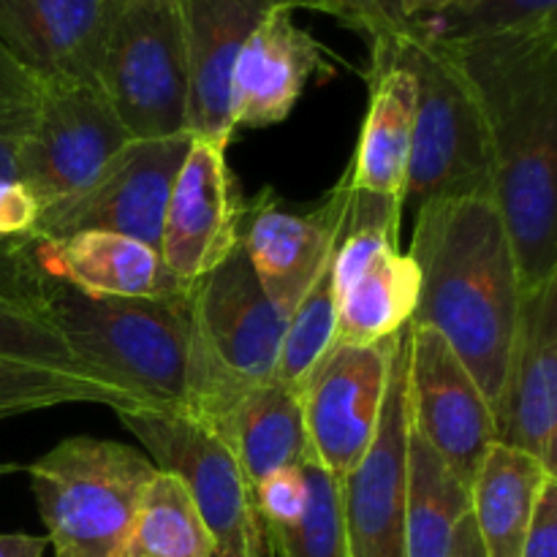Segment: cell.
<instances>
[{"mask_svg":"<svg viewBox=\"0 0 557 557\" xmlns=\"http://www.w3.org/2000/svg\"><path fill=\"white\" fill-rule=\"evenodd\" d=\"M395 33L370 41L373 60L368 71V114L359 131L357 152L346 180L354 190L395 199L403 205L413 139L417 85L395 49Z\"/></svg>","mask_w":557,"mask_h":557,"instance_id":"ffe728a7","label":"cell"},{"mask_svg":"<svg viewBox=\"0 0 557 557\" xmlns=\"http://www.w3.org/2000/svg\"><path fill=\"white\" fill-rule=\"evenodd\" d=\"M441 47L476 96L493 199L533 288L557 275V27Z\"/></svg>","mask_w":557,"mask_h":557,"instance_id":"6da1fadb","label":"cell"},{"mask_svg":"<svg viewBox=\"0 0 557 557\" xmlns=\"http://www.w3.org/2000/svg\"><path fill=\"white\" fill-rule=\"evenodd\" d=\"M114 0H0V47L38 82L98 85Z\"/></svg>","mask_w":557,"mask_h":557,"instance_id":"d6986e66","label":"cell"},{"mask_svg":"<svg viewBox=\"0 0 557 557\" xmlns=\"http://www.w3.org/2000/svg\"><path fill=\"white\" fill-rule=\"evenodd\" d=\"M188 147V134L131 139L85 188L44 207L33 239L60 243L82 232H107L161 253L163 215Z\"/></svg>","mask_w":557,"mask_h":557,"instance_id":"ba28073f","label":"cell"},{"mask_svg":"<svg viewBox=\"0 0 557 557\" xmlns=\"http://www.w3.org/2000/svg\"><path fill=\"white\" fill-rule=\"evenodd\" d=\"M190 288L166 299L92 297L49 275L27 243L0 248V297L52 326L82 368L147 411H183L190 348Z\"/></svg>","mask_w":557,"mask_h":557,"instance_id":"3957f363","label":"cell"},{"mask_svg":"<svg viewBox=\"0 0 557 557\" xmlns=\"http://www.w3.org/2000/svg\"><path fill=\"white\" fill-rule=\"evenodd\" d=\"M332 264V261H330ZM335 321H337V299L332 288L330 267L319 275V281L310 286L302 302L288 315L286 330H283L281 354L275 364V381L292 389H302L308 375L315 364L324 359V354L335 346Z\"/></svg>","mask_w":557,"mask_h":557,"instance_id":"f546056e","label":"cell"},{"mask_svg":"<svg viewBox=\"0 0 557 557\" xmlns=\"http://www.w3.org/2000/svg\"><path fill=\"white\" fill-rule=\"evenodd\" d=\"M400 332L373 346L335 343L299 389L310 455L335 479H346L373 444Z\"/></svg>","mask_w":557,"mask_h":557,"instance_id":"8fae6325","label":"cell"},{"mask_svg":"<svg viewBox=\"0 0 557 557\" xmlns=\"http://www.w3.org/2000/svg\"><path fill=\"white\" fill-rule=\"evenodd\" d=\"M134 139L90 82H41L36 123L20 156V180L44 207L85 188Z\"/></svg>","mask_w":557,"mask_h":557,"instance_id":"30bf717a","label":"cell"},{"mask_svg":"<svg viewBox=\"0 0 557 557\" xmlns=\"http://www.w3.org/2000/svg\"><path fill=\"white\" fill-rule=\"evenodd\" d=\"M212 557H228V555H223V553H221V549H218V547H215V553H212Z\"/></svg>","mask_w":557,"mask_h":557,"instance_id":"b9f144b4","label":"cell"},{"mask_svg":"<svg viewBox=\"0 0 557 557\" xmlns=\"http://www.w3.org/2000/svg\"><path fill=\"white\" fill-rule=\"evenodd\" d=\"M117 419L145 446L152 466L188 490L215 547L228 557H275L270 533L253 506L228 446L199 419L183 411H117Z\"/></svg>","mask_w":557,"mask_h":557,"instance_id":"52a82bcc","label":"cell"},{"mask_svg":"<svg viewBox=\"0 0 557 557\" xmlns=\"http://www.w3.org/2000/svg\"><path fill=\"white\" fill-rule=\"evenodd\" d=\"M403 27V0H354V30L364 33L370 41Z\"/></svg>","mask_w":557,"mask_h":557,"instance_id":"d590c367","label":"cell"},{"mask_svg":"<svg viewBox=\"0 0 557 557\" xmlns=\"http://www.w3.org/2000/svg\"><path fill=\"white\" fill-rule=\"evenodd\" d=\"M308 500V479H305V462L272 473L264 482L253 487V506L267 528L294 522L305 509Z\"/></svg>","mask_w":557,"mask_h":557,"instance_id":"d6a6232c","label":"cell"},{"mask_svg":"<svg viewBox=\"0 0 557 557\" xmlns=\"http://www.w3.org/2000/svg\"><path fill=\"white\" fill-rule=\"evenodd\" d=\"M451 3H457V0H403V20L408 25V22L422 20V16L438 14V11L449 9Z\"/></svg>","mask_w":557,"mask_h":557,"instance_id":"f35d334b","label":"cell"},{"mask_svg":"<svg viewBox=\"0 0 557 557\" xmlns=\"http://www.w3.org/2000/svg\"><path fill=\"white\" fill-rule=\"evenodd\" d=\"M188 364H207L243 384L275 379L286 315L267 297L243 245L190 286Z\"/></svg>","mask_w":557,"mask_h":557,"instance_id":"9c48e42d","label":"cell"},{"mask_svg":"<svg viewBox=\"0 0 557 557\" xmlns=\"http://www.w3.org/2000/svg\"><path fill=\"white\" fill-rule=\"evenodd\" d=\"M47 536H27V533H0V557H44Z\"/></svg>","mask_w":557,"mask_h":557,"instance_id":"8d00e7d4","label":"cell"},{"mask_svg":"<svg viewBox=\"0 0 557 557\" xmlns=\"http://www.w3.org/2000/svg\"><path fill=\"white\" fill-rule=\"evenodd\" d=\"M272 9H308L305 0H185V52H188V120L190 139L228 145L232 71L253 27Z\"/></svg>","mask_w":557,"mask_h":557,"instance_id":"ac0fdd59","label":"cell"},{"mask_svg":"<svg viewBox=\"0 0 557 557\" xmlns=\"http://www.w3.org/2000/svg\"><path fill=\"white\" fill-rule=\"evenodd\" d=\"M408 326L392 359L384 411L368 455L341 482L348 557H406L408 493Z\"/></svg>","mask_w":557,"mask_h":557,"instance_id":"4fadbf2b","label":"cell"},{"mask_svg":"<svg viewBox=\"0 0 557 557\" xmlns=\"http://www.w3.org/2000/svg\"><path fill=\"white\" fill-rule=\"evenodd\" d=\"M20 471V466H14V462H3V466H0V476H5V473H16Z\"/></svg>","mask_w":557,"mask_h":557,"instance_id":"60d3db41","label":"cell"},{"mask_svg":"<svg viewBox=\"0 0 557 557\" xmlns=\"http://www.w3.org/2000/svg\"><path fill=\"white\" fill-rule=\"evenodd\" d=\"M41 82L0 47V180H20V156L36 123Z\"/></svg>","mask_w":557,"mask_h":557,"instance_id":"1f68e13d","label":"cell"},{"mask_svg":"<svg viewBox=\"0 0 557 557\" xmlns=\"http://www.w3.org/2000/svg\"><path fill=\"white\" fill-rule=\"evenodd\" d=\"M215 539L177 476L158 471L147 484L117 557H212Z\"/></svg>","mask_w":557,"mask_h":557,"instance_id":"484cf974","label":"cell"},{"mask_svg":"<svg viewBox=\"0 0 557 557\" xmlns=\"http://www.w3.org/2000/svg\"><path fill=\"white\" fill-rule=\"evenodd\" d=\"M185 0H114L98 87L134 139L185 134Z\"/></svg>","mask_w":557,"mask_h":557,"instance_id":"8992f818","label":"cell"},{"mask_svg":"<svg viewBox=\"0 0 557 557\" xmlns=\"http://www.w3.org/2000/svg\"><path fill=\"white\" fill-rule=\"evenodd\" d=\"M520 557H557V476L544 487Z\"/></svg>","mask_w":557,"mask_h":557,"instance_id":"e575fe53","label":"cell"},{"mask_svg":"<svg viewBox=\"0 0 557 557\" xmlns=\"http://www.w3.org/2000/svg\"><path fill=\"white\" fill-rule=\"evenodd\" d=\"M223 141L190 139L163 215L161 259L174 277L194 286L239 243L245 199Z\"/></svg>","mask_w":557,"mask_h":557,"instance_id":"9a60e30c","label":"cell"},{"mask_svg":"<svg viewBox=\"0 0 557 557\" xmlns=\"http://www.w3.org/2000/svg\"><path fill=\"white\" fill-rule=\"evenodd\" d=\"M305 479H308V500L302 515L286 525H264L275 557H348L341 482L313 457L305 460Z\"/></svg>","mask_w":557,"mask_h":557,"instance_id":"f1b7e54d","label":"cell"},{"mask_svg":"<svg viewBox=\"0 0 557 557\" xmlns=\"http://www.w3.org/2000/svg\"><path fill=\"white\" fill-rule=\"evenodd\" d=\"M446 557H487L482 547V539H479L476 533V525H473L471 511H468L460 520V525H457L455 539H451V549Z\"/></svg>","mask_w":557,"mask_h":557,"instance_id":"74e56055","label":"cell"},{"mask_svg":"<svg viewBox=\"0 0 557 557\" xmlns=\"http://www.w3.org/2000/svg\"><path fill=\"white\" fill-rule=\"evenodd\" d=\"M27 250L49 275L92 297L166 299L190 288L169 272L156 248L120 234L82 232L60 243L27 239Z\"/></svg>","mask_w":557,"mask_h":557,"instance_id":"44dd1931","label":"cell"},{"mask_svg":"<svg viewBox=\"0 0 557 557\" xmlns=\"http://www.w3.org/2000/svg\"><path fill=\"white\" fill-rule=\"evenodd\" d=\"M310 11H324V14L337 16L343 25L354 27V0H305Z\"/></svg>","mask_w":557,"mask_h":557,"instance_id":"ab89813d","label":"cell"},{"mask_svg":"<svg viewBox=\"0 0 557 557\" xmlns=\"http://www.w3.org/2000/svg\"><path fill=\"white\" fill-rule=\"evenodd\" d=\"M44 205L22 180H0V248L33 239Z\"/></svg>","mask_w":557,"mask_h":557,"instance_id":"836d02e7","label":"cell"},{"mask_svg":"<svg viewBox=\"0 0 557 557\" xmlns=\"http://www.w3.org/2000/svg\"><path fill=\"white\" fill-rule=\"evenodd\" d=\"M0 357L92 379L52 326L9 297H0Z\"/></svg>","mask_w":557,"mask_h":557,"instance_id":"4dcf8cb0","label":"cell"},{"mask_svg":"<svg viewBox=\"0 0 557 557\" xmlns=\"http://www.w3.org/2000/svg\"><path fill=\"white\" fill-rule=\"evenodd\" d=\"M346 201V177L310 210H292L272 190H261L253 201H245L239 245L267 297L286 319L330 267Z\"/></svg>","mask_w":557,"mask_h":557,"instance_id":"5bb4252c","label":"cell"},{"mask_svg":"<svg viewBox=\"0 0 557 557\" xmlns=\"http://www.w3.org/2000/svg\"><path fill=\"white\" fill-rule=\"evenodd\" d=\"M392 38L397 58L417 85L403 218H413L419 207L435 199L493 196L487 134L466 76L441 44L408 27Z\"/></svg>","mask_w":557,"mask_h":557,"instance_id":"5b68a950","label":"cell"},{"mask_svg":"<svg viewBox=\"0 0 557 557\" xmlns=\"http://www.w3.org/2000/svg\"><path fill=\"white\" fill-rule=\"evenodd\" d=\"M557 473L528 451L495 441L468 495L471 517L487 557H520L544 487Z\"/></svg>","mask_w":557,"mask_h":557,"instance_id":"603a6c76","label":"cell"},{"mask_svg":"<svg viewBox=\"0 0 557 557\" xmlns=\"http://www.w3.org/2000/svg\"><path fill=\"white\" fill-rule=\"evenodd\" d=\"M207 428L228 446L250 490L272 473L313 457L302 395L275 379L248 386Z\"/></svg>","mask_w":557,"mask_h":557,"instance_id":"7402d4cb","label":"cell"},{"mask_svg":"<svg viewBox=\"0 0 557 557\" xmlns=\"http://www.w3.org/2000/svg\"><path fill=\"white\" fill-rule=\"evenodd\" d=\"M158 468L117 441L69 438L27 468L54 557H117Z\"/></svg>","mask_w":557,"mask_h":557,"instance_id":"277c9868","label":"cell"},{"mask_svg":"<svg viewBox=\"0 0 557 557\" xmlns=\"http://www.w3.org/2000/svg\"><path fill=\"white\" fill-rule=\"evenodd\" d=\"M417 261L403 250H386L370 261L341 294H337L335 343L373 346L406 330L419 305Z\"/></svg>","mask_w":557,"mask_h":557,"instance_id":"cb8c5ba5","label":"cell"},{"mask_svg":"<svg viewBox=\"0 0 557 557\" xmlns=\"http://www.w3.org/2000/svg\"><path fill=\"white\" fill-rule=\"evenodd\" d=\"M408 419L411 430L471 487L490 446L495 413L476 379L430 326L408 324Z\"/></svg>","mask_w":557,"mask_h":557,"instance_id":"7c38bea8","label":"cell"},{"mask_svg":"<svg viewBox=\"0 0 557 557\" xmlns=\"http://www.w3.org/2000/svg\"><path fill=\"white\" fill-rule=\"evenodd\" d=\"M65 403H98L117 411H147L139 400L107 381L38 368L0 357V419L47 411Z\"/></svg>","mask_w":557,"mask_h":557,"instance_id":"4316f807","label":"cell"},{"mask_svg":"<svg viewBox=\"0 0 557 557\" xmlns=\"http://www.w3.org/2000/svg\"><path fill=\"white\" fill-rule=\"evenodd\" d=\"M332 54L294 22L292 9H272L248 36L232 71V128L283 123L315 74H332Z\"/></svg>","mask_w":557,"mask_h":557,"instance_id":"e0dca14e","label":"cell"},{"mask_svg":"<svg viewBox=\"0 0 557 557\" xmlns=\"http://www.w3.org/2000/svg\"><path fill=\"white\" fill-rule=\"evenodd\" d=\"M471 511L468 487L408 430L406 557H446L457 525Z\"/></svg>","mask_w":557,"mask_h":557,"instance_id":"d4e9b609","label":"cell"},{"mask_svg":"<svg viewBox=\"0 0 557 557\" xmlns=\"http://www.w3.org/2000/svg\"><path fill=\"white\" fill-rule=\"evenodd\" d=\"M408 256L422 277L411 324L430 326L449 343L498 413L522 286L493 196H455L419 207Z\"/></svg>","mask_w":557,"mask_h":557,"instance_id":"7a4b0ae2","label":"cell"},{"mask_svg":"<svg viewBox=\"0 0 557 557\" xmlns=\"http://www.w3.org/2000/svg\"><path fill=\"white\" fill-rule=\"evenodd\" d=\"M495 433L557 473V275L522 288Z\"/></svg>","mask_w":557,"mask_h":557,"instance_id":"2e32d148","label":"cell"},{"mask_svg":"<svg viewBox=\"0 0 557 557\" xmlns=\"http://www.w3.org/2000/svg\"><path fill=\"white\" fill-rule=\"evenodd\" d=\"M406 27L438 44L557 27V0H457L449 9L408 22Z\"/></svg>","mask_w":557,"mask_h":557,"instance_id":"83f0119b","label":"cell"}]
</instances>
